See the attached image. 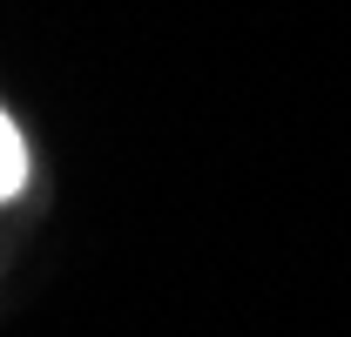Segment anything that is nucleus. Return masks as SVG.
Wrapping results in <instances>:
<instances>
[{"mask_svg":"<svg viewBox=\"0 0 351 337\" xmlns=\"http://www.w3.org/2000/svg\"><path fill=\"white\" fill-rule=\"evenodd\" d=\"M21 189H27V142H21L14 115L0 108V203H14Z\"/></svg>","mask_w":351,"mask_h":337,"instance_id":"1","label":"nucleus"}]
</instances>
